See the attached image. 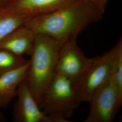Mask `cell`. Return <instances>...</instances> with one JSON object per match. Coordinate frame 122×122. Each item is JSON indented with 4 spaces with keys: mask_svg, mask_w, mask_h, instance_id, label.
I'll list each match as a JSON object with an SVG mask.
<instances>
[{
    "mask_svg": "<svg viewBox=\"0 0 122 122\" xmlns=\"http://www.w3.org/2000/svg\"><path fill=\"white\" fill-rule=\"evenodd\" d=\"M104 13L84 0L51 12L36 16L25 25L35 35H47L62 45L74 39L87 26L101 20Z\"/></svg>",
    "mask_w": 122,
    "mask_h": 122,
    "instance_id": "obj_1",
    "label": "cell"
},
{
    "mask_svg": "<svg viewBox=\"0 0 122 122\" xmlns=\"http://www.w3.org/2000/svg\"><path fill=\"white\" fill-rule=\"evenodd\" d=\"M61 47L58 42L48 36L36 35L26 81L39 105L56 74L57 59Z\"/></svg>",
    "mask_w": 122,
    "mask_h": 122,
    "instance_id": "obj_2",
    "label": "cell"
},
{
    "mask_svg": "<svg viewBox=\"0 0 122 122\" xmlns=\"http://www.w3.org/2000/svg\"><path fill=\"white\" fill-rule=\"evenodd\" d=\"M81 101L69 80L56 74L39 104L42 111L54 122H69Z\"/></svg>",
    "mask_w": 122,
    "mask_h": 122,
    "instance_id": "obj_3",
    "label": "cell"
},
{
    "mask_svg": "<svg viewBox=\"0 0 122 122\" xmlns=\"http://www.w3.org/2000/svg\"><path fill=\"white\" fill-rule=\"evenodd\" d=\"M121 57L122 39L108 52L100 57L92 58L87 70L74 86L81 102H89L96 92L108 81Z\"/></svg>",
    "mask_w": 122,
    "mask_h": 122,
    "instance_id": "obj_4",
    "label": "cell"
},
{
    "mask_svg": "<svg viewBox=\"0 0 122 122\" xmlns=\"http://www.w3.org/2000/svg\"><path fill=\"white\" fill-rule=\"evenodd\" d=\"M91 108L84 122H111L122 104L113 75L89 102Z\"/></svg>",
    "mask_w": 122,
    "mask_h": 122,
    "instance_id": "obj_5",
    "label": "cell"
},
{
    "mask_svg": "<svg viewBox=\"0 0 122 122\" xmlns=\"http://www.w3.org/2000/svg\"><path fill=\"white\" fill-rule=\"evenodd\" d=\"M92 60L78 47L76 39L71 40L61 45L56 72L69 80L75 86L82 77Z\"/></svg>",
    "mask_w": 122,
    "mask_h": 122,
    "instance_id": "obj_6",
    "label": "cell"
},
{
    "mask_svg": "<svg viewBox=\"0 0 122 122\" xmlns=\"http://www.w3.org/2000/svg\"><path fill=\"white\" fill-rule=\"evenodd\" d=\"M16 97L17 100L13 110L14 122H54L40 108L28 87L26 79L19 85Z\"/></svg>",
    "mask_w": 122,
    "mask_h": 122,
    "instance_id": "obj_7",
    "label": "cell"
},
{
    "mask_svg": "<svg viewBox=\"0 0 122 122\" xmlns=\"http://www.w3.org/2000/svg\"><path fill=\"white\" fill-rule=\"evenodd\" d=\"M77 0H11L4 8L12 13L34 17L55 11Z\"/></svg>",
    "mask_w": 122,
    "mask_h": 122,
    "instance_id": "obj_8",
    "label": "cell"
},
{
    "mask_svg": "<svg viewBox=\"0 0 122 122\" xmlns=\"http://www.w3.org/2000/svg\"><path fill=\"white\" fill-rule=\"evenodd\" d=\"M36 35L25 25L13 31L0 41V49L18 55L30 56L34 47Z\"/></svg>",
    "mask_w": 122,
    "mask_h": 122,
    "instance_id": "obj_9",
    "label": "cell"
},
{
    "mask_svg": "<svg viewBox=\"0 0 122 122\" xmlns=\"http://www.w3.org/2000/svg\"><path fill=\"white\" fill-rule=\"evenodd\" d=\"M29 60L24 65L0 76V108L6 107L16 96L19 85L25 80Z\"/></svg>",
    "mask_w": 122,
    "mask_h": 122,
    "instance_id": "obj_10",
    "label": "cell"
},
{
    "mask_svg": "<svg viewBox=\"0 0 122 122\" xmlns=\"http://www.w3.org/2000/svg\"><path fill=\"white\" fill-rule=\"evenodd\" d=\"M31 17L0 8V41L13 31L25 25Z\"/></svg>",
    "mask_w": 122,
    "mask_h": 122,
    "instance_id": "obj_11",
    "label": "cell"
},
{
    "mask_svg": "<svg viewBox=\"0 0 122 122\" xmlns=\"http://www.w3.org/2000/svg\"><path fill=\"white\" fill-rule=\"evenodd\" d=\"M28 61L23 56L0 49V76L24 65Z\"/></svg>",
    "mask_w": 122,
    "mask_h": 122,
    "instance_id": "obj_12",
    "label": "cell"
},
{
    "mask_svg": "<svg viewBox=\"0 0 122 122\" xmlns=\"http://www.w3.org/2000/svg\"><path fill=\"white\" fill-rule=\"evenodd\" d=\"M113 76L118 93L122 98V57L118 61Z\"/></svg>",
    "mask_w": 122,
    "mask_h": 122,
    "instance_id": "obj_13",
    "label": "cell"
},
{
    "mask_svg": "<svg viewBox=\"0 0 122 122\" xmlns=\"http://www.w3.org/2000/svg\"><path fill=\"white\" fill-rule=\"evenodd\" d=\"M100 10L101 12L105 13V9L108 4L109 0H84Z\"/></svg>",
    "mask_w": 122,
    "mask_h": 122,
    "instance_id": "obj_14",
    "label": "cell"
},
{
    "mask_svg": "<svg viewBox=\"0 0 122 122\" xmlns=\"http://www.w3.org/2000/svg\"><path fill=\"white\" fill-rule=\"evenodd\" d=\"M11 0H0V8H4Z\"/></svg>",
    "mask_w": 122,
    "mask_h": 122,
    "instance_id": "obj_15",
    "label": "cell"
},
{
    "mask_svg": "<svg viewBox=\"0 0 122 122\" xmlns=\"http://www.w3.org/2000/svg\"><path fill=\"white\" fill-rule=\"evenodd\" d=\"M5 120L6 119L4 114L0 111V122H5Z\"/></svg>",
    "mask_w": 122,
    "mask_h": 122,
    "instance_id": "obj_16",
    "label": "cell"
}]
</instances>
